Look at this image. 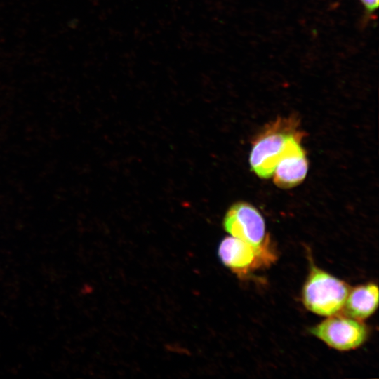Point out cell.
Segmentation results:
<instances>
[{"instance_id": "1", "label": "cell", "mask_w": 379, "mask_h": 379, "mask_svg": "<svg viewBox=\"0 0 379 379\" xmlns=\"http://www.w3.org/2000/svg\"><path fill=\"white\" fill-rule=\"evenodd\" d=\"M302 135L294 119H278L272 122L253 145L249 159L252 171L260 178H270L279 161L300 143Z\"/></svg>"}, {"instance_id": "4", "label": "cell", "mask_w": 379, "mask_h": 379, "mask_svg": "<svg viewBox=\"0 0 379 379\" xmlns=\"http://www.w3.org/2000/svg\"><path fill=\"white\" fill-rule=\"evenodd\" d=\"M310 328V333L328 346L338 350H350L362 345L367 338V327L360 320L340 315L328 316Z\"/></svg>"}, {"instance_id": "5", "label": "cell", "mask_w": 379, "mask_h": 379, "mask_svg": "<svg viewBox=\"0 0 379 379\" xmlns=\"http://www.w3.org/2000/svg\"><path fill=\"white\" fill-rule=\"evenodd\" d=\"M223 226L232 236L253 246H260L267 238L262 216L254 206L246 202L236 203L228 209Z\"/></svg>"}, {"instance_id": "6", "label": "cell", "mask_w": 379, "mask_h": 379, "mask_svg": "<svg viewBox=\"0 0 379 379\" xmlns=\"http://www.w3.org/2000/svg\"><path fill=\"white\" fill-rule=\"evenodd\" d=\"M307 170L306 154L299 143L279 161L272 176L279 187L291 188L303 181Z\"/></svg>"}, {"instance_id": "7", "label": "cell", "mask_w": 379, "mask_h": 379, "mask_svg": "<svg viewBox=\"0 0 379 379\" xmlns=\"http://www.w3.org/2000/svg\"><path fill=\"white\" fill-rule=\"evenodd\" d=\"M378 305V287L375 284L358 286L347 295L343 314L361 321L370 317Z\"/></svg>"}, {"instance_id": "3", "label": "cell", "mask_w": 379, "mask_h": 379, "mask_svg": "<svg viewBox=\"0 0 379 379\" xmlns=\"http://www.w3.org/2000/svg\"><path fill=\"white\" fill-rule=\"evenodd\" d=\"M222 262L238 276L266 266L275 259L268 237L260 246H253L233 236L226 237L218 247Z\"/></svg>"}, {"instance_id": "2", "label": "cell", "mask_w": 379, "mask_h": 379, "mask_svg": "<svg viewBox=\"0 0 379 379\" xmlns=\"http://www.w3.org/2000/svg\"><path fill=\"white\" fill-rule=\"evenodd\" d=\"M350 290L345 282L312 267L302 288V302L314 313L333 315L342 310Z\"/></svg>"}, {"instance_id": "8", "label": "cell", "mask_w": 379, "mask_h": 379, "mask_svg": "<svg viewBox=\"0 0 379 379\" xmlns=\"http://www.w3.org/2000/svg\"><path fill=\"white\" fill-rule=\"evenodd\" d=\"M366 9L369 11H373L378 6V0H361Z\"/></svg>"}]
</instances>
